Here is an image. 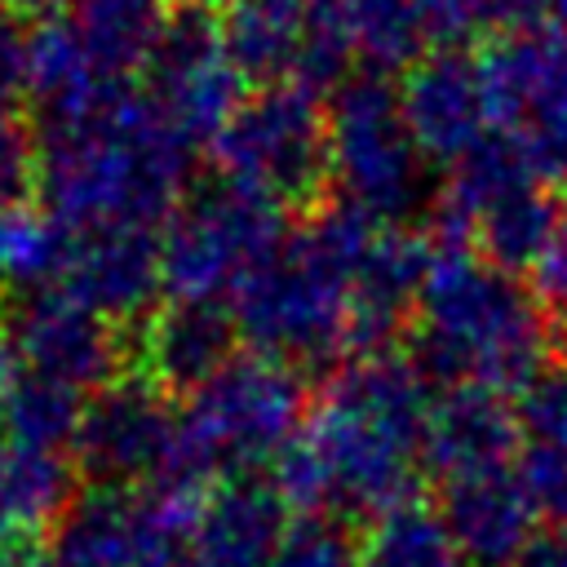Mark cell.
<instances>
[{
	"label": "cell",
	"instance_id": "5",
	"mask_svg": "<svg viewBox=\"0 0 567 567\" xmlns=\"http://www.w3.org/2000/svg\"><path fill=\"white\" fill-rule=\"evenodd\" d=\"M301 412L306 390L284 359L235 354L217 377H208L190 394L173 465L159 483L199 492L217 470L279 456L301 434Z\"/></svg>",
	"mask_w": 567,
	"mask_h": 567
},
{
	"label": "cell",
	"instance_id": "19",
	"mask_svg": "<svg viewBox=\"0 0 567 567\" xmlns=\"http://www.w3.org/2000/svg\"><path fill=\"white\" fill-rule=\"evenodd\" d=\"M518 412L505 403V394L487 385H452L434 408L425 425V465L461 478L483 470H505L514 443H518Z\"/></svg>",
	"mask_w": 567,
	"mask_h": 567
},
{
	"label": "cell",
	"instance_id": "39",
	"mask_svg": "<svg viewBox=\"0 0 567 567\" xmlns=\"http://www.w3.org/2000/svg\"><path fill=\"white\" fill-rule=\"evenodd\" d=\"M0 4H4L9 13H31V18L44 22V18H53L62 4H75V0H0Z\"/></svg>",
	"mask_w": 567,
	"mask_h": 567
},
{
	"label": "cell",
	"instance_id": "14",
	"mask_svg": "<svg viewBox=\"0 0 567 567\" xmlns=\"http://www.w3.org/2000/svg\"><path fill=\"white\" fill-rule=\"evenodd\" d=\"M399 106L425 159L456 164L492 133L483 62L465 58L461 49H439L421 58L399 89Z\"/></svg>",
	"mask_w": 567,
	"mask_h": 567
},
{
	"label": "cell",
	"instance_id": "11",
	"mask_svg": "<svg viewBox=\"0 0 567 567\" xmlns=\"http://www.w3.org/2000/svg\"><path fill=\"white\" fill-rule=\"evenodd\" d=\"M239 80L221 27L204 9L177 13L146 62V97L186 142L217 137L230 124L239 111Z\"/></svg>",
	"mask_w": 567,
	"mask_h": 567
},
{
	"label": "cell",
	"instance_id": "13",
	"mask_svg": "<svg viewBox=\"0 0 567 567\" xmlns=\"http://www.w3.org/2000/svg\"><path fill=\"white\" fill-rule=\"evenodd\" d=\"M13 341L22 363L71 390H106L124 363V346L111 319L71 301L66 292H40L18 306Z\"/></svg>",
	"mask_w": 567,
	"mask_h": 567
},
{
	"label": "cell",
	"instance_id": "29",
	"mask_svg": "<svg viewBox=\"0 0 567 567\" xmlns=\"http://www.w3.org/2000/svg\"><path fill=\"white\" fill-rule=\"evenodd\" d=\"M518 425L532 434V447L567 452V359L545 363L518 399Z\"/></svg>",
	"mask_w": 567,
	"mask_h": 567
},
{
	"label": "cell",
	"instance_id": "25",
	"mask_svg": "<svg viewBox=\"0 0 567 567\" xmlns=\"http://www.w3.org/2000/svg\"><path fill=\"white\" fill-rule=\"evenodd\" d=\"M359 567H465V558L443 514L412 501L372 523L359 545Z\"/></svg>",
	"mask_w": 567,
	"mask_h": 567
},
{
	"label": "cell",
	"instance_id": "41",
	"mask_svg": "<svg viewBox=\"0 0 567 567\" xmlns=\"http://www.w3.org/2000/svg\"><path fill=\"white\" fill-rule=\"evenodd\" d=\"M554 13L563 18V27H567V0H554Z\"/></svg>",
	"mask_w": 567,
	"mask_h": 567
},
{
	"label": "cell",
	"instance_id": "42",
	"mask_svg": "<svg viewBox=\"0 0 567 567\" xmlns=\"http://www.w3.org/2000/svg\"><path fill=\"white\" fill-rule=\"evenodd\" d=\"M190 9H199V4H221V0H186ZM226 4H235V0H226Z\"/></svg>",
	"mask_w": 567,
	"mask_h": 567
},
{
	"label": "cell",
	"instance_id": "36",
	"mask_svg": "<svg viewBox=\"0 0 567 567\" xmlns=\"http://www.w3.org/2000/svg\"><path fill=\"white\" fill-rule=\"evenodd\" d=\"M412 4L421 13V27H425L430 44H456L474 31V18H470L465 0H412Z\"/></svg>",
	"mask_w": 567,
	"mask_h": 567
},
{
	"label": "cell",
	"instance_id": "21",
	"mask_svg": "<svg viewBox=\"0 0 567 567\" xmlns=\"http://www.w3.org/2000/svg\"><path fill=\"white\" fill-rule=\"evenodd\" d=\"M235 319L217 306H186L173 301L142 328V363L155 385L168 390H199L217 377L235 354Z\"/></svg>",
	"mask_w": 567,
	"mask_h": 567
},
{
	"label": "cell",
	"instance_id": "16",
	"mask_svg": "<svg viewBox=\"0 0 567 567\" xmlns=\"http://www.w3.org/2000/svg\"><path fill=\"white\" fill-rule=\"evenodd\" d=\"M430 270V235L385 226L377 230L372 248L363 252L354 284H350V323L346 350L354 359H377L394 341L408 306L421 297Z\"/></svg>",
	"mask_w": 567,
	"mask_h": 567
},
{
	"label": "cell",
	"instance_id": "8",
	"mask_svg": "<svg viewBox=\"0 0 567 567\" xmlns=\"http://www.w3.org/2000/svg\"><path fill=\"white\" fill-rule=\"evenodd\" d=\"M217 168L230 186H244L270 204H310L328 177V115L315 93L297 84H270L239 102L230 124L213 137Z\"/></svg>",
	"mask_w": 567,
	"mask_h": 567
},
{
	"label": "cell",
	"instance_id": "27",
	"mask_svg": "<svg viewBox=\"0 0 567 567\" xmlns=\"http://www.w3.org/2000/svg\"><path fill=\"white\" fill-rule=\"evenodd\" d=\"M341 13L354 53L377 71L416 66L430 44L412 0H341Z\"/></svg>",
	"mask_w": 567,
	"mask_h": 567
},
{
	"label": "cell",
	"instance_id": "10",
	"mask_svg": "<svg viewBox=\"0 0 567 567\" xmlns=\"http://www.w3.org/2000/svg\"><path fill=\"white\" fill-rule=\"evenodd\" d=\"M492 133H501L536 177L567 173V27L505 35L483 58Z\"/></svg>",
	"mask_w": 567,
	"mask_h": 567
},
{
	"label": "cell",
	"instance_id": "2",
	"mask_svg": "<svg viewBox=\"0 0 567 567\" xmlns=\"http://www.w3.org/2000/svg\"><path fill=\"white\" fill-rule=\"evenodd\" d=\"M190 146L128 80L106 84L89 115L44 133L40 190L66 235L155 230L190 173Z\"/></svg>",
	"mask_w": 567,
	"mask_h": 567
},
{
	"label": "cell",
	"instance_id": "12",
	"mask_svg": "<svg viewBox=\"0 0 567 567\" xmlns=\"http://www.w3.org/2000/svg\"><path fill=\"white\" fill-rule=\"evenodd\" d=\"M182 416L164 403L155 381H111L84 403L75 430V461L97 483H159L173 465Z\"/></svg>",
	"mask_w": 567,
	"mask_h": 567
},
{
	"label": "cell",
	"instance_id": "1",
	"mask_svg": "<svg viewBox=\"0 0 567 567\" xmlns=\"http://www.w3.org/2000/svg\"><path fill=\"white\" fill-rule=\"evenodd\" d=\"M425 372L377 354L346 363L301 434L275 456V492L297 509L390 514L412 505L430 425Z\"/></svg>",
	"mask_w": 567,
	"mask_h": 567
},
{
	"label": "cell",
	"instance_id": "15",
	"mask_svg": "<svg viewBox=\"0 0 567 567\" xmlns=\"http://www.w3.org/2000/svg\"><path fill=\"white\" fill-rule=\"evenodd\" d=\"M58 284L71 301L89 306L102 319H133L164 288L159 239L155 230H137V226L71 235Z\"/></svg>",
	"mask_w": 567,
	"mask_h": 567
},
{
	"label": "cell",
	"instance_id": "7",
	"mask_svg": "<svg viewBox=\"0 0 567 567\" xmlns=\"http://www.w3.org/2000/svg\"><path fill=\"white\" fill-rule=\"evenodd\" d=\"M328 115V177L341 199L372 221L403 217L425 186V155L416 151L399 93L381 75H354L332 93Z\"/></svg>",
	"mask_w": 567,
	"mask_h": 567
},
{
	"label": "cell",
	"instance_id": "22",
	"mask_svg": "<svg viewBox=\"0 0 567 567\" xmlns=\"http://www.w3.org/2000/svg\"><path fill=\"white\" fill-rule=\"evenodd\" d=\"M22 66H27V93L40 111L44 133L66 128L80 115H89L93 102L106 93V84H115L93 66L80 31L66 18L35 22V31L27 35V62Z\"/></svg>",
	"mask_w": 567,
	"mask_h": 567
},
{
	"label": "cell",
	"instance_id": "24",
	"mask_svg": "<svg viewBox=\"0 0 567 567\" xmlns=\"http://www.w3.org/2000/svg\"><path fill=\"white\" fill-rule=\"evenodd\" d=\"M563 213L554 208L549 190L540 182L514 186L509 195L492 199L474 221H470V244L478 248V257H487L501 270H532L554 230H558Z\"/></svg>",
	"mask_w": 567,
	"mask_h": 567
},
{
	"label": "cell",
	"instance_id": "35",
	"mask_svg": "<svg viewBox=\"0 0 567 567\" xmlns=\"http://www.w3.org/2000/svg\"><path fill=\"white\" fill-rule=\"evenodd\" d=\"M27 40L18 35L13 13L0 4V120L4 111L18 102V93H27Z\"/></svg>",
	"mask_w": 567,
	"mask_h": 567
},
{
	"label": "cell",
	"instance_id": "23",
	"mask_svg": "<svg viewBox=\"0 0 567 567\" xmlns=\"http://www.w3.org/2000/svg\"><path fill=\"white\" fill-rule=\"evenodd\" d=\"M168 22L173 18L164 0H75V18H71L93 66L106 80H124L128 71L146 66Z\"/></svg>",
	"mask_w": 567,
	"mask_h": 567
},
{
	"label": "cell",
	"instance_id": "32",
	"mask_svg": "<svg viewBox=\"0 0 567 567\" xmlns=\"http://www.w3.org/2000/svg\"><path fill=\"white\" fill-rule=\"evenodd\" d=\"M35 177H40V155H35L31 137L0 120V213L22 204V195L31 190Z\"/></svg>",
	"mask_w": 567,
	"mask_h": 567
},
{
	"label": "cell",
	"instance_id": "33",
	"mask_svg": "<svg viewBox=\"0 0 567 567\" xmlns=\"http://www.w3.org/2000/svg\"><path fill=\"white\" fill-rule=\"evenodd\" d=\"M465 4L474 31H501V35H523L554 9V0H465Z\"/></svg>",
	"mask_w": 567,
	"mask_h": 567
},
{
	"label": "cell",
	"instance_id": "18",
	"mask_svg": "<svg viewBox=\"0 0 567 567\" xmlns=\"http://www.w3.org/2000/svg\"><path fill=\"white\" fill-rule=\"evenodd\" d=\"M284 536V496L275 483L235 478L204 496L190 558L199 567H270Z\"/></svg>",
	"mask_w": 567,
	"mask_h": 567
},
{
	"label": "cell",
	"instance_id": "20",
	"mask_svg": "<svg viewBox=\"0 0 567 567\" xmlns=\"http://www.w3.org/2000/svg\"><path fill=\"white\" fill-rule=\"evenodd\" d=\"M71 487L75 470L62 452L0 434V554L22 558V545L66 514Z\"/></svg>",
	"mask_w": 567,
	"mask_h": 567
},
{
	"label": "cell",
	"instance_id": "28",
	"mask_svg": "<svg viewBox=\"0 0 567 567\" xmlns=\"http://www.w3.org/2000/svg\"><path fill=\"white\" fill-rule=\"evenodd\" d=\"M80 416H84L80 390H71V385H58V381H44V377L27 372V381L18 385V394H13L9 416H4V425H0V430H4L9 439H18V443L62 452L66 443H75Z\"/></svg>",
	"mask_w": 567,
	"mask_h": 567
},
{
	"label": "cell",
	"instance_id": "31",
	"mask_svg": "<svg viewBox=\"0 0 567 567\" xmlns=\"http://www.w3.org/2000/svg\"><path fill=\"white\" fill-rule=\"evenodd\" d=\"M518 478L536 505V518H549L554 527H567V452L554 447H527Z\"/></svg>",
	"mask_w": 567,
	"mask_h": 567
},
{
	"label": "cell",
	"instance_id": "9",
	"mask_svg": "<svg viewBox=\"0 0 567 567\" xmlns=\"http://www.w3.org/2000/svg\"><path fill=\"white\" fill-rule=\"evenodd\" d=\"M221 40L239 75L306 93H337L354 58L341 0H235Z\"/></svg>",
	"mask_w": 567,
	"mask_h": 567
},
{
	"label": "cell",
	"instance_id": "17",
	"mask_svg": "<svg viewBox=\"0 0 567 567\" xmlns=\"http://www.w3.org/2000/svg\"><path fill=\"white\" fill-rule=\"evenodd\" d=\"M443 523L465 558V567H514L536 540V505L518 474L483 470L447 478Z\"/></svg>",
	"mask_w": 567,
	"mask_h": 567
},
{
	"label": "cell",
	"instance_id": "6",
	"mask_svg": "<svg viewBox=\"0 0 567 567\" xmlns=\"http://www.w3.org/2000/svg\"><path fill=\"white\" fill-rule=\"evenodd\" d=\"M284 239L279 204L230 182L208 186L168 221L159 239L164 292L186 306H217V297L235 292L284 248Z\"/></svg>",
	"mask_w": 567,
	"mask_h": 567
},
{
	"label": "cell",
	"instance_id": "37",
	"mask_svg": "<svg viewBox=\"0 0 567 567\" xmlns=\"http://www.w3.org/2000/svg\"><path fill=\"white\" fill-rule=\"evenodd\" d=\"M22 381H27V363L18 354V341H13V332H0V425H4L9 403H13Z\"/></svg>",
	"mask_w": 567,
	"mask_h": 567
},
{
	"label": "cell",
	"instance_id": "3",
	"mask_svg": "<svg viewBox=\"0 0 567 567\" xmlns=\"http://www.w3.org/2000/svg\"><path fill=\"white\" fill-rule=\"evenodd\" d=\"M416 306V368L425 377L509 394L545 368L549 319L536 292L478 257L465 235L434 226L430 270Z\"/></svg>",
	"mask_w": 567,
	"mask_h": 567
},
{
	"label": "cell",
	"instance_id": "40",
	"mask_svg": "<svg viewBox=\"0 0 567 567\" xmlns=\"http://www.w3.org/2000/svg\"><path fill=\"white\" fill-rule=\"evenodd\" d=\"M159 567H199L190 554H182V558H168V563H159Z\"/></svg>",
	"mask_w": 567,
	"mask_h": 567
},
{
	"label": "cell",
	"instance_id": "38",
	"mask_svg": "<svg viewBox=\"0 0 567 567\" xmlns=\"http://www.w3.org/2000/svg\"><path fill=\"white\" fill-rule=\"evenodd\" d=\"M514 567H567V527H554V532L536 536Z\"/></svg>",
	"mask_w": 567,
	"mask_h": 567
},
{
	"label": "cell",
	"instance_id": "26",
	"mask_svg": "<svg viewBox=\"0 0 567 567\" xmlns=\"http://www.w3.org/2000/svg\"><path fill=\"white\" fill-rule=\"evenodd\" d=\"M71 235L49 208L13 204L0 213V284L35 288L62 275Z\"/></svg>",
	"mask_w": 567,
	"mask_h": 567
},
{
	"label": "cell",
	"instance_id": "30",
	"mask_svg": "<svg viewBox=\"0 0 567 567\" xmlns=\"http://www.w3.org/2000/svg\"><path fill=\"white\" fill-rule=\"evenodd\" d=\"M270 567H359V549L337 523L306 518L301 527H288Z\"/></svg>",
	"mask_w": 567,
	"mask_h": 567
},
{
	"label": "cell",
	"instance_id": "34",
	"mask_svg": "<svg viewBox=\"0 0 567 567\" xmlns=\"http://www.w3.org/2000/svg\"><path fill=\"white\" fill-rule=\"evenodd\" d=\"M532 292L540 306H554V310H567V213L545 248V257L532 266Z\"/></svg>",
	"mask_w": 567,
	"mask_h": 567
},
{
	"label": "cell",
	"instance_id": "4",
	"mask_svg": "<svg viewBox=\"0 0 567 567\" xmlns=\"http://www.w3.org/2000/svg\"><path fill=\"white\" fill-rule=\"evenodd\" d=\"M377 221L354 204H328L284 239L235 292V332L270 359H328L346 350L350 284L377 239Z\"/></svg>",
	"mask_w": 567,
	"mask_h": 567
}]
</instances>
